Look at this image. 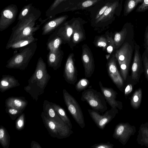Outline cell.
<instances>
[{"label":"cell","instance_id":"cell-1","mask_svg":"<svg viewBox=\"0 0 148 148\" xmlns=\"http://www.w3.org/2000/svg\"><path fill=\"white\" fill-rule=\"evenodd\" d=\"M134 37H131L126 40L119 49L116 51L115 54L120 66L121 75L125 82L129 75L134 52L135 42Z\"/></svg>","mask_w":148,"mask_h":148},{"label":"cell","instance_id":"cell-2","mask_svg":"<svg viewBox=\"0 0 148 148\" xmlns=\"http://www.w3.org/2000/svg\"><path fill=\"white\" fill-rule=\"evenodd\" d=\"M122 0H115L103 14L91 25L93 27L104 28L111 24L116 16H119L122 8Z\"/></svg>","mask_w":148,"mask_h":148},{"label":"cell","instance_id":"cell-3","mask_svg":"<svg viewBox=\"0 0 148 148\" xmlns=\"http://www.w3.org/2000/svg\"><path fill=\"white\" fill-rule=\"evenodd\" d=\"M81 100L86 101L92 109L103 112L108 109L106 101L103 95L92 88H89L82 92Z\"/></svg>","mask_w":148,"mask_h":148},{"label":"cell","instance_id":"cell-4","mask_svg":"<svg viewBox=\"0 0 148 148\" xmlns=\"http://www.w3.org/2000/svg\"><path fill=\"white\" fill-rule=\"evenodd\" d=\"M139 45L135 42L131 74L130 76H128L126 81L132 83L134 85L138 83L140 76L144 72L142 57Z\"/></svg>","mask_w":148,"mask_h":148},{"label":"cell","instance_id":"cell-5","mask_svg":"<svg viewBox=\"0 0 148 148\" xmlns=\"http://www.w3.org/2000/svg\"><path fill=\"white\" fill-rule=\"evenodd\" d=\"M63 96L68 110L76 123L82 128L85 126L84 117L81 107L75 99L66 90Z\"/></svg>","mask_w":148,"mask_h":148},{"label":"cell","instance_id":"cell-6","mask_svg":"<svg viewBox=\"0 0 148 148\" xmlns=\"http://www.w3.org/2000/svg\"><path fill=\"white\" fill-rule=\"evenodd\" d=\"M136 132V127L128 123H120L115 126L112 136L123 145H125L132 136Z\"/></svg>","mask_w":148,"mask_h":148},{"label":"cell","instance_id":"cell-7","mask_svg":"<svg viewBox=\"0 0 148 148\" xmlns=\"http://www.w3.org/2000/svg\"><path fill=\"white\" fill-rule=\"evenodd\" d=\"M90 116L97 126L100 129L103 130L106 125L110 122L118 113L117 108H111L106 111L103 115L93 109H88Z\"/></svg>","mask_w":148,"mask_h":148},{"label":"cell","instance_id":"cell-8","mask_svg":"<svg viewBox=\"0 0 148 148\" xmlns=\"http://www.w3.org/2000/svg\"><path fill=\"white\" fill-rule=\"evenodd\" d=\"M116 59L115 54H113L107 64V70L110 77L120 91L123 92L125 84L124 80L119 71Z\"/></svg>","mask_w":148,"mask_h":148},{"label":"cell","instance_id":"cell-9","mask_svg":"<svg viewBox=\"0 0 148 148\" xmlns=\"http://www.w3.org/2000/svg\"><path fill=\"white\" fill-rule=\"evenodd\" d=\"M18 12L16 5L10 4L1 11L0 17V28L3 29L8 27L15 21Z\"/></svg>","mask_w":148,"mask_h":148},{"label":"cell","instance_id":"cell-10","mask_svg":"<svg viewBox=\"0 0 148 148\" xmlns=\"http://www.w3.org/2000/svg\"><path fill=\"white\" fill-rule=\"evenodd\" d=\"M82 60L86 77H90L93 73L95 64L93 56L90 48L86 44L82 46Z\"/></svg>","mask_w":148,"mask_h":148},{"label":"cell","instance_id":"cell-11","mask_svg":"<svg viewBox=\"0 0 148 148\" xmlns=\"http://www.w3.org/2000/svg\"><path fill=\"white\" fill-rule=\"evenodd\" d=\"M103 0H67L64 3V12L86 10Z\"/></svg>","mask_w":148,"mask_h":148},{"label":"cell","instance_id":"cell-12","mask_svg":"<svg viewBox=\"0 0 148 148\" xmlns=\"http://www.w3.org/2000/svg\"><path fill=\"white\" fill-rule=\"evenodd\" d=\"M73 32L72 38V45H75L84 40L85 38L83 25L86 22L80 18H73L71 19Z\"/></svg>","mask_w":148,"mask_h":148},{"label":"cell","instance_id":"cell-13","mask_svg":"<svg viewBox=\"0 0 148 148\" xmlns=\"http://www.w3.org/2000/svg\"><path fill=\"white\" fill-rule=\"evenodd\" d=\"M115 0H103L86 9L90 13L91 25L99 18Z\"/></svg>","mask_w":148,"mask_h":148},{"label":"cell","instance_id":"cell-14","mask_svg":"<svg viewBox=\"0 0 148 148\" xmlns=\"http://www.w3.org/2000/svg\"><path fill=\"white\" fill-rule=\"evenodd\" d=\"M134 36V33L133 25L130 23H126L120 31L115 33L114 40L116 49H118L121 47L127 39Z\"/></svg>","mask_w":148,"mask_h":148},{"label":"cell","instance_id":"cell-15","mask_svg":"<svg viewBox=\"0 0 148 148\" xmlns=\"http://www.w3.org/2000/svg\"><path fill=\"white\" fill-rule=\"evenodd\" d=\"M99 85L101 91L106 102L111 108H118L120 110L123 109V103L121 101L116 100L117 92L113 88L103 86L101 81Z\"/></svg>","mask_w":148,"mask_h":148},{"label":"cell","instance_id":"cell-16","mask_svg":"<svg viewBox=\"0 0 148 148\" xmlns=\"http://www.w3.org/2000/svg\"><path fill=\"white\" fill-rule=\"evenodd\" d=\"M74 54H70L67 59L65 67V74L66 79L68 82L74 84L77 80V72L75 66L73 57Z\"/></svg>","mask_w":148,"mask_h":148},{"label":"cell","instance_id":"cell-17","mask_svg":"<svg viewBox=\"0 0 148 148\" xmlns=\"http://www.w3.org/2000/svg\"><path fill=\"white\" fill-rule=\"evenodd\" d=\"M136 141L139 145L148 147V122L141 124L138 131Z\"/></svg>","mask_w":148,"mask_h":148},{"label":"cell","instance_id":"cell-18","mask_svg":"<svg viewBox=\"0 0 148 148\" xmlns=\"http://www.w3.org/2000/svg\"><path fill=\"white\" fill-rule=\"evenodd\" d=\"M68 17V15H64L57 17L49 21L43 27L44 32L46 33L53 30L66 21Z\"/></svg>","mask_w":148,"mask_h":148},{"label":"cell","instance_id":"cell-19","mask_svg":"<svg viewBox=\"0 0 148 148\" xmlns=\"http://www.w3.org/2000/svg\"><path fill=\"white\" fill-rule=\"evenodd\" d=\"M142 97V90L141 88L136 89L130 98V103L134 109H138L140 106Z\"/></svg>","mask_w":148,"mask_h":148},{"label":"cell","instance_id":"cell-20","mask_svg":"<svg viewBox=\"0 0 148 148\" xmlns=\"http://www.w3.org/2000/svg\"><path fill=\"white\" fill-rule=\"evenodd\" d=\"M60 31L62 34L66 37V40L68 42L72 40L73 29L71 19L69 21H66L62 24V26Z\"/></svg>","mask_w":148,"mask_h":148},{"label":"cell","instance_id":"cell-21","mask_svg":"<svg viewBox=\"0 0 148 148\" xmlns=\"http://www.w3.org/2000/svg\"><path fill=\"white\" fill-rule=\"evenodd\" d=\"M143 0H126L124 5L123 14L126 16L130 13L139 3Z\"/></svg>","mask_w":148,"mask_h":148},{"label":"cell","instance_id":"cell-22","mask_svg":"<svg viewBox=\"0 0 148 148\" xmlns=\"http://www.w3.org/2000/svg\"><path fill=\"white\" fill-rule=\"evenodd\" d=\"M54 108L62 120L71 129H72V125L71 121L64 109L58 106H56Z\"/></svg>","mask_w":148,"mask_h":148},{"label":"cell","instance_id":"cell-23","mask_svg":"<svg viewBox=\"0 0 148 148\" xmlns=\"http://www.w3.org/2000/svg\"><path fill=\"white\" fill-rule=\"evenodd\" d=\"M32 3L25 5L21 10L18 17V20L21 21L28 15L31 11L32 8Z\"/></svg>","mask_w":148,"mask_h":148},{"label":"cell","instance_id":"cell-24","mask_svg":"<svg viewBox=\"0 0 148 148\" xmlns=\"http://www.w3.org/2000/svg\"><path fill=\"white\" fill-rule=\"evenodd\" d=\"M106 37L108 42V45L106 48L107 52L110 53H112L116 49L115 43L114 39L108 32L106 33Z\"/></svg>","mask_w":148,"mask_h":148},{"label":"cell","instance_id":"cell-25","mask_svg":"<svg viewBox=\"0 0 148 148\" xmlns=\"http://www.w3.org/2000/svg\"><path fill=\"white\" fill-rule=\"evenodd\" d=\"M144 72L148 82V54L145 50L142 56Z\"/></svg>","mask_w":148,"mask_h":148},{"label":"cell","instance_id":"cell-26","mask_svg":"<svg viewBox=\"0 0 148 148\" xmlns=\"http://www.w3.org/2000/svg\"><path fill=\"white\" fill-rule=\"evenodd\" d=\"M95 45L97 47L102 48L103 50H106L108 45L107 38L103 36H99L96 40Z\"/></svg>","mask_w":148,"mask_h":148},{"label":"cell","instance_id":"cell-27","mask_svg":"<svg viewBox=\"0 0 148 148\" xmlns=\"http://www.w3.org/2000/svg\"><path fill=\"white\" fill-rule=\"evenodd\" d=\"M134 86L131 82H125L123 91L124 95L126 99H127L132 94Z\"/></svg>","mask_w":148,"mask_h":148},{"label":"cell","instance_id":"cell-28","mask_svg":"<svg viewBox=\"0 0 148 148\" xmlns=\"http://www.w3.org/2000/svg\"><path fill=\"white\" fill-rule=\"evenodd\" d=\"M89 84L88 80L82 79L80 80L75 86V89L78 92H80L86 88Z\"/></svg>","mask_w":148,"mask_h":148},{"label":"cell","instance_id":"cell-29","mask_svg":"<svg viewBox=\"0 0 148 148\" xmlns=\"http://www.w3.org/2000/svg\"><path fill=\"white\" fill-rule=\"evenodd\" d=\"M67 0H55L54 1L51 5L47 11L46 12L47 15L54 10L60 4L65 2Z\"/></svg>","mask_w":148,"mask_h":148},{"label":"cell","instance_id":"cell-30","mask_svg":"<svg viewBox=\"0 0 148 148\" xmlns=\"http://www.w3.org/2000/svg\"><path fill=\"white\" fill-rule=\"evenodd\" d=\"M148 10V0H143L142 4L137 8V12H144Z\"/></svg>","mask_w":148,"mask_h":148},{"label":"cell","instance_id":"cell-31","mask_svg":"<svg viewBox=\"0 0 148 148\" xmlns=\"http://www.w3.org/2000/svg\"><path fill=\"white\" fill-rule=\"evenodd\" d=\"M114 145L109 143H101L95 144L91 146L92 148H113Z\"/></svg>","mask_w":148,"mask_h":148},{"label":"cell","instance_id":"cell-32","mask_svg":"<svg viewBox=\"0 0 148 148\" xmlns=\"http://www.w3.org/2000/svg\"><path fill=\"white\" fill-rule=\"evenodd\" d=\"M144 46L145 50L148 54V25L146 28L144 35Z\"/></svg>","mask_w":148,"mask_h":148},{"label":"cell","instance_id":"cell-33","mask_svg":"<svg viewBox=\"0 0 148 148\" xmlns=\"http://www.w3.org/2000/svg\"><path fill=\"white\" fill-rule=\"evenodd\" d=\"M60 43V39L58 38H57L55 40L53 43V46L54 48H57L58 47Z\"/></svg>","mask_w":148,"mask_h":148},{"label":"cell","instance_id":"cell-34","mask_svg":"<svg viewBox=\"0 0 148 148\" xmlns=\"http://www.w3.org/2000/svg\"><path fill=\"white\" fill-rule=\"evenodd\" d=\"M23 60V57L19 55L17 56L15 58V62L16 63L19 64L21 63Z\"/></svg>","mask_w":148,"mask_h":148},{"label":"cell","instance_id":"cell-35","mask_svg":"<svg viewBox=\"0 0 148 148\" xmlns=\"http://www.w3.org/2000/svg\"><path fill=\"white\" fill-rule=\"evenodd\" d=\"M14 105L17 107H21L22 105L21 102L18 99H15L13 102Z\"/></svg>","mask_w":148,"mask_h":148},{"label":"cell","instance_id":"cell-36","mask_svg":"<svg viewBox=\"0 0 148 148\" xmlns=\"http://www.w3.org/2000/svg\"><path fill=\"white\" fill-rule=\"evenodd\" d=\"M28 43V41H25L22 42L19 44H16L14 45V46L15 47H23L25 46Z\"/></svg>","mask_w":148,"mask_h":148},{"label":"cell","instance_id":"cell-37","mask_svg":"<svg viewBox=\"0 0 148 148\" xmlns=\"http://www.w3.org/2000/svg\"><path fill=\"white\" fill-rule=\"evenodd\" d=\"M49 114L50 116L52 118H53L55 116V113L54 110L52 108L49 109Z\"/></svg>","mask_w":148,"mask_h":148},{"label":"cell","instance_id":"cell-38","mask_svg":"<svg viewBox=\"0 0 148 148\" xmlns=\"http://www.w3.org/2000/svg\"><path fill=\"white\" fill-rule=\"evenodd\" d=\"M56 58L55 55L53 53H51L49 56V60L51 62H53L55 61Z\"/></svg>","mask_w":148,"mask_h":148},{"label":"cell","instance_id":"cell-39","mask_svg":"<svg viewBox=\"0 0 148 148\" xmlns=\"http://www.w3.org/2000/svg\"><path fill=\"white\" fill-rule=\"evenodd\" d=\"M42 71L40 70H38L36 73V76L38 79H40L42 78Z\"/></svg>","mask_w":148,"mask_h":148},{"label":"cell","instance_id":"cell-40","mask_svg":"<svg viewBox=\"0 0 148 148\" xmlns=\"http://www.w3.org/2000/svg\"><path fill=\"white\" fill-rule=\"evenodd\" d=\"M8 112L10 114L13 115L17 114L18 111L15 109L11 108L9 110Z\"/></svg>","mask_w":148,"mask_h":148},{"label":"cell","instance_id":"cell-41","mask_svg":"<svg viewBox=\"0 0 148 148\" xmlns=\"http://www.w3.org/2000/svg\"><path fill=\"white\" fill-rule=\"evenodd\" d=\"M1 85L4 86H6L9 85L8 83L5 81L2 80L1 82Z\"/></svg>","mask_w":148,"mask_h":148},{"label":"cell","instance_id":"cell-42","mask_svg":"<svg viewBox=\"0 0 148 148\" xmlns=\"http://www.w3.org/2000/svg\"><path fill=\"white\" fill-rule=\"evenodd\" d=\"M18 126L20 127H21L23 125V121L21 119L19 120L17 123Z\"/></svg>","mask_w":148,"mask_h":148},{"label":"cell","instance_id":"cell-43","mask_svg":"<svg viewBox=\"0 0 148 148\" xmlns=\"http://www.w3.org/2000/svg\"><path fill=\"white\" fill-rule=\"evenodd\" d=\"M28 0H25V1H28Z\"/></svg>","mask_w":148,"mask_h":148}]
</instances>
